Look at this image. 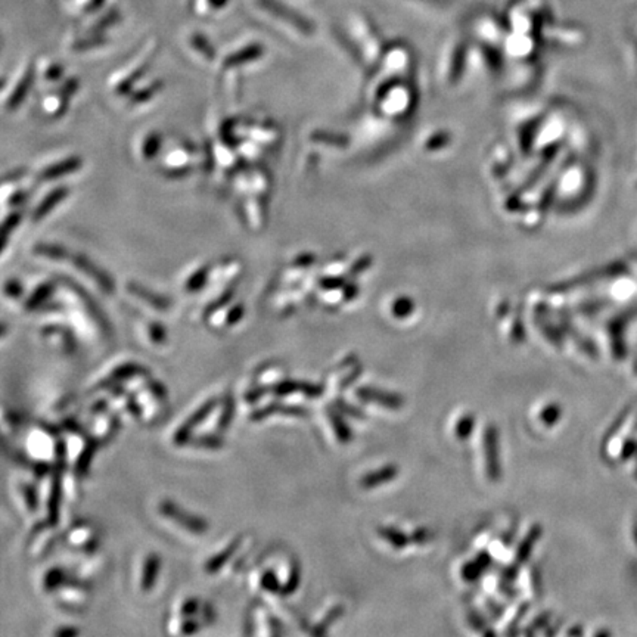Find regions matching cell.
<instances>
[{"label": "cell", "instance_id": "obj_19", "mask_svg": "<svg viewBox=\"0 0 637 637\" xmlns=\"http://www.w3.org/2000/svg\"><path fill=\"white\" fill-rule=\"evenodd\" d=\"M191 44L196 50V52H199L201 55H204L210 61L214 59V49L210 46V43L204 37V35H199V32H194L192 37H191Z\"/></svg>", "mask_w": 637, "mask_h": 637}, {"label": "cell", "instance_id": "obj_23", "mask_svg": "<svg viewBox=\"0 0 637 637\" xmlns=\"http://www.w3.org/2000/svg\"><path fill=\"white\" fill-rule=\"evenodd\" d=\"M146 333L153 344H164L165 341V331L160 323H149L146 328Z\"/></svg>", "mask_w": 637, "mask_h": 637}, {"label": "cell", "instance_id": "obj_22", "mask_svg": "<svg viewBox=\"0 0 637 637\" xmlns=\"http://www.w3.org/2000/svg\"><path fill=\"white\" fill-rule=\"evenodd\" d=\"M207 269H199L196 270L191 278H188L186 280V290L188 291H198L201 287H203L206 278H207Z\"/></svg>", "mask_w": 637, "mask_h": 637}, {"label": "cell", "instance_id": "obj_13", "mask_svg": "<svg viewBox=\"0 0 637 637\" xmlns=\"http://www.w3.org/2000/svg\"><path fill=\"white\" fill-rule=\"evenodd\" d=\"M160 565H161V562H160V558L157 553H149L146 559L143 561L142 574H141V589L143 592H150V589L155 585L158 573H160Z\"/></svg>", "mask_w": 637, "mask_h": 637}, {"label": "cell", "instance_id": "obj_28", "mask_svg": "<svg viewBox=\"0 0 637 637\" xmlns=\"http://www.w3.org/2000/svg\"><path fill=\"white\" fill-rule=\"evenodd\" d=\"M633 537H634V543L637 546V519H636V524H634V528H633Z\"/></svg>", "mask_w": 637, "mask_h": 637}, {"label": "cell", "instance_id": "obj_17", "mask_svg": "<svg viewBox=\"0 0 637 637\" xmlns=\"http://www.w3.org/2000/svg\"><path fill=\"white\" fill-rule=\"evenodd\" d=\"M65 195H66V188H59V189L54 191L52 194H49V196H46L43 199V203L39 206V208L35 210V214H32V217H35V220L43 219L46 214H49L50 210H52L55 206H58L61 203L62 198Z\"/></svg>", "mask_w": 637, "mask_h": 637}, {"label": "cell", "instance_id": "obj_12", "mask_svg": "<svg viewBox=\"0 0 637 637\" xmlns=\"http://www.w3.org/2000/svg\"><path fill=\"white\" fill-rule=\"evenodd\" d=\"M43 337L46 341L52 344L55 350L62 351V353H70L74 350V343L71 338V333L69 331H64L58 325H49L43 328Z\"/></svg>", "mask_w": 637, "mask_h": 637}, {"label": "cell", "instance_id": "obj_26", "mask_svg": "<svg viewBox=\"0 0 637 637\" xmlns=\"http://www.w3.org/2000/svg\"><path fill=\"white\" fill-rule=\"evenodd\" d=\"M55 634L59 636V637H65V636H77V634H78V630H77V629H73V627H65V629L56 630Z\"/></svg>", "mask_w": 637, "mask_h": 637}, {"label": "cell", "instance_id": "obj_6", "mask_svg": "<svg viewBox=\"0 0 637 637\" xmlns=\"http://www.w3.org/2000/svg\"><path fill=\"white\" fill-rule=\"evenodd\" d=\"M55 540H56L55 525L49 524L47 521L44 524L37 525V528H35V531H32L30 542H28V547H27L28 556L32 559L44 558L47 553L52 550Z\"/></svg>", "mask_w": 637, "mask_h": 637}, {"label": "cell", "instance_id": "obj_1", "mask_svg": "<svg viewBox=\"0 0 637 637\" xmlns=\"http://www.w3.org/2000/svg\"><path fill=\"white\" fill-rule=\"evenodd\" d=\"M24 447L28 459L36 465H50L64 458L62 439H55L44 427L31 428L25 435Z\"/></svg>", "mask_w": 637, "mask_h": 637}, {"label": "cell", "instance_id": "obj_7", "mask_svg": "<svg viewBox=\"0 0 637 637\" xmlns=\"http://www.w3.org/2000/svg\"><path fill=\"white\" fill-rule=\"evenodd\" d=\"M65 544L83 552H93L97 546V532L89 523H77L65 534Z\"/></svg>", "mask_w": 637, "mask_h": 637}, {"label": "cell", "instance_id": "obj_9", "mask_svg": "<svg viewBox=\"0 0 637 637\" xmlns=\"http://www.w3.org/2000/svg\"><path fill=\"white\" fill-rule=\"evenodd\" d=\"M15 500L27 515H35L39 508V490L36 484L25 480L13 481Z\"/></svg>", "mask_w": 637, "mask_h": 637}, {"label": "cell", "instance_id": "obj_8", "mask_svg": "<svg viewBox=\"0 0 637 637\" xmlns=\"http://www.w3.org/2000/svg\"><path fill=\"white\" fill-rule=\"evenodd\" d=\"M248 624L249 630L248 634H260V636H273L279 634L278 624L275 618L263 605H253L248 612Z\"/></svg>", "mask_w": 637, "mask_h": 637}, {"label": "cell", "instance_id": "obj_18", "mask_svg": "<svg viewBox=\"0 0 637 637\" xmlns=\"http://www.w3.org/2000/svg\"><path fill=\"white\" fill-rule=\"evenodd\" d=\"M31 74H32V71H31V70H27V71L23 74V77L18 80V86H16L13 95L11 96V102H8V108H11V109H12V108H16V105H18L20 100H21L23 97H25V93H27V90H28V88H30Z\"/></svg>", "mask_w": 637, "mask_h": 637}, {"label": "cell", "instance_id": "obj_11", "mask_svg": "<svg viewBox=\"0 0 637 637\" xmlns=\"http://www.w3.org/2000/svg\"><path fill=\"white\" fill-rule=\"evenodd\" d=\"M285 381L283 369L273 364H266L260 367L254 376V387L260 390L273 391L280 382Z\"/></svg>", "mask_w": 637, "mask_h": 637}, {"label": "cell", "instance_id": "obj_27", "mask_svg": "<svg viewBox=\"0 0 637 637\" xmlns=\"http://www.w3.org/2000/svg\"><path fill=\"white\" fill-rule=\"evenodd\" d=\"M105 2V0H86V5H85V8L86 9H89V11H92V9H99L100 6H102V4Z\"/></svg>", "mask_w": 637, "mask_h": 637}, {"label": "cell", "instance_id": "obj_4", "mask_svg": "<svg viewBox=\"0 0 637 637\" xmlns=\"http://www.w3.org/2000/svg\"><path fill=\"white\" fill-rule=\"evenodd\" d=\"M54 595L59 605L69 611H81L89 600L88 588L80 581L66 580Z\"/></svg>", "mask_w": 637, "mask_h": 637}, {"label": "cell", "instance_id": "obj_24", "mask_svg": "<svg viewBox=\"0 0 637 637\" xmlns=\"http://www.w3.org/2000/svg\"><path fill=\"white\" fill-rule=\"evenodd\" d=\"M229 0H198L199 11H220L226 8Z\"/></svg>", "mask_w": 637, "mask_h": 637}, {"label": "cell", "instance_id": "obj_14", "mask_svg": "<svg viewBox=\"0 0 637 637\" xmlns=\"http://www.w3.org/2000/svg\"><path fill=\"white\" fill-rule=\"evenodd\" d=\"M263 54L261 44H248L239 50H234L226 58V66H234V65H244L251 61L257 59Z\"/></svg>", "mask_w": 637, "mask_h": 637}, {"label": "cell", "instance_id": "obj_3", "mask_svg": "<svg viewBox=\"0 0 637 637\" xmlns=\"http://www.w3.org/2000/svg\"><path fill=\"white\" fill-rule=\"evenodd\" d=\"M109 407L97 409L92 413V421L89 424V437L97 444L108 443L119 429L115 412H109Z\"/></svg>", "mask_w": 637, "mask_h": 637}, {"label": "cell", "instance_id": "obj_15", "mask_svg": "<svg viewBox=\"0 0 637 637\" xmlns=\"http://www.w3.org/2000/svg\"><path fill=\"white\" fill-rule=\"evenodd\" d=\"M80 162L81 161L78 158H66V160H64L61 162L54 164L52 167H49V169L43 170L40 173V179H43V180H54V179H58L61 176L74 173V172H77L80 169Z\"/></svg>", "mask_w": 637, "mask_h": 637}, {"label": "cell", "instance_id": "obj_5", "mask_svg": "<svg viewBox=\"0 0 637 637\" xmlns=\"http://www.w3.org/2000/svg\"><path fill=\"white\" fill-rule=\"evenodd\" d=\"M257 4L263 11L275 16L276 20L287 23L288 25H291L299 31L310 30V23L304 18V16L298 15L297 11L291 9L288 5L279 2V0H257Z\"/></svg>", "mask_w": 637, "mask_h": 637}, {"label": "cell", "instance_id": "obj_10", "mask_svg": "<svg viewBox=\"0 0 637 637\" xmlns=\"http://www.w3.org/2000/svg\"><path fill=\"white\" fill-rule=\"evenodd\" d=\"M244 542H245V540H244L242 535H239V537H237V539H233L226 547H223L220 552H217L215 555H213V556L206 562V571H207L208 574H217V573H220L222 569H223L227 564L233 562L234 558L238 556L239 550H241L242 546H244Z\"/></svg>", "mask_w": 637, "mask_h": 637}, {"label": "cell", "instance_id": "obj_2", "mask_svg": "<svg viewBox=\"0 0 637 637\" xmlns=\"http://www.w3.org/2000/svg\"><path fill=\"white\" fill-rule=\"evenodd\" d=\"M158 511L164 518L169 519V521H172L173 524L179 525L180 528L186 530L188 532L204 534L208 528L207 523L203 518H199L188 511L181 509V506L176 505V503L172 500H162L160 503Z\"/></svg>", "mask_w": 637, "mask_h": 637}, {"label": "cell", "instance_id": "obj_29", "mask_svg": "<svg viewBox=\"0 0 637 637\" xmlns=\"http://www.w3.org/2000/svg\"><path fill=\"white\" fill-rule=\"evenodd\" d=\"M636 375H637V363H636Z\"/></svg>", "mask_w": 637, "mask_h": 637}, {"label": "cell", "instance_id": "obj_21", "mask_svg": "<svg viewBox=\"0 0 637 637\" xmlns=\"http://www.w3.org/2000/svg\"><path fill=\"white\" fill-rule=\"evenodd\" d=\"M359 395L360 397H363V398H369V400H374V398H376L378 401L376 403H379V405H385V406H391V407H395V406H398L400 405V401H398V398H395V397H393V395H388V394H379L378 395V393H372V391H366V388H363L360 393H359Z\"/></svg>", "mask_w": 637, "mask_h": 637}, {"label": "cell", "instance_id": "obj_20", "mask_svg": "<svg viewBox=\"0 0 637 637\" xmlns=\"http://www.w3.org/2000/svg\"><path fill=\"white\" fill-rule=\"evenodd\" d=\"M131 291H133V294H135V297H138L143 301H148L149 304H154L157 310H165L167 307H169V304H167V299H164L161 297H153V294L146 292L142 288H131Z\"/></svg>", "mask_w": 637, "mask_h": 637}, {"label": "cell", "instance_id": "obj_16", "mask_svg": "<svg viewBox=\"0 0 637 637\" xmlns=\"http://www.w3.org/2000/svg\"><path fill=\"white\" fill-rule=\"evenodd\" d=\"M66 580H69V577H66L65 569L50 568L43 576V589L47 593H55Z\"/></svg>", "mask_w": 637, "mask_h": 637}, {"label": "cell", "instance_id": "obj_25", "mask_svg": "<svg viewBox=\"0 0 637 637\" xmlns=\"http://www.w3.org/2000/svg\"><path fill=\"white\" fill-rule=\"evenodd\" d=\"M394 475V471L393 469H385L383 471V474L382 475H379V477H376V478H374V477H371V478H367V481L371 482V484H375L376 481H379V480H388V478H391ZM369 484V485H371Z\"/></svg>", "mask_w": 637, "mask_h": 637}]
</instances>
